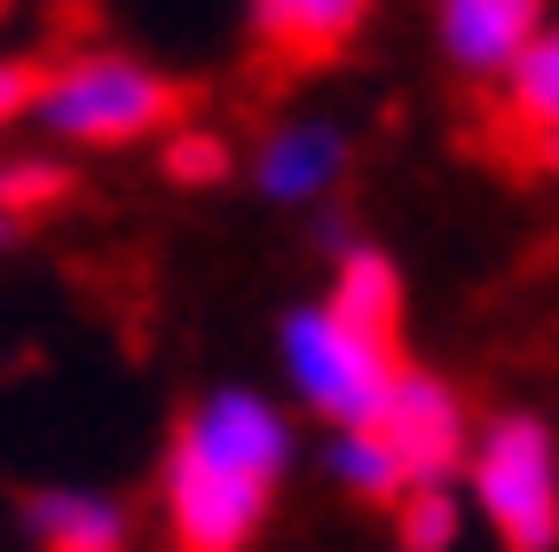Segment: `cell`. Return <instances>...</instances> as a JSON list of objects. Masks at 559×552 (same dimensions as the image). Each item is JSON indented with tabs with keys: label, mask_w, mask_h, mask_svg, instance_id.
Returning a JSON list of instances; mask_svg holds the SVG:
<instances>
[{
	"label": "cell",
	"mask_w": 559,
	"mask_h": 552,
	"mask_svg": "<svg viewBox=\"0 0 559 552\" xmlns=\"http://www.w3.org/2000/svg\"><path fill=\"white\" fill-rule=\"evenodd\" d=\"M457 537V505L441 482H409L402 490V552H450Z\"/></svg>",
	"instance_id": "4fadbf2b"
},
{
	"label": "cell",
	"mask_w": 559,
	"mask_h": 552,
	"mask_svg": "<svg viewBox=\"0 0 559 552\" xmlns=\"http://www.w3.org/2000/svg\"><path fill=\"white\" fill-rule=\"evenodd\" d=\"M71 190V174L56 158H9L0 166V213H48Z\"/></svg>",
	"instance_id": "5bb4252c"
},
{
	"label": "cell",
	"mask_w": 559,
	"mask_h": 552,
	"mask_svg": "<svg viewBox=\"0 0 559 552\" xmlns=\"http://www.w3.org/2000/svg\"><path fill=\"white\" fill-rule=\"evenodd\" d=\"M504 110L528 142L559 134V32H536V40L504 63Z\"/></svg>",
	"instance_id": "9c48e42d"
},
{
	"label": "cell",
	"mask_w": 559,
	"mask_h": 552,
	"mask_svg": "<svg viewBox=\"0 0 559 552\" xmlns=\"http://www.w3.org/2000/svg\"><path fill=\"white\" fill-rule=\"evenodd\" d=\"M409 466V482H441L457 458H465V411H457V395L441 387L433 372H409L402 363V379L386 395V411L370 419Z\"/></svg>",
	"instance_id": "8992f818"
},
{
	"label": "cell",
	"mask_w": 559,
	"mask_h": 552,
	"mask_svg": "<svg viewBox=\"0 0 559 552\" xmlns=\"http://www.w3.org/2000/svg\"><path fill=\"white\" fill-rule=\"evenodd\" d=\"M181 95L166 71L134 63V56H110V48H87V56H63L48 63L40 80V119L56 142H87V151H119V142H142V134H166L181 119Z\"/></svg>",
	"instance_id": "6da1fadb"
},
{
	"label": "cell",
	"mask_w": 559,
	"mask_h": 552,
	"mask_svg": "<svg viewBox=\"0 0 559 552\" xmlns=\"http://www.w3.org/2000/svg\"><path fill=\"white\" fill-rule=\"evenodd\" d=\"M340 482L362 490V497H394L402 505L409 466H402V450H394L379 426H340Z\"/></svg>",
	"instance_id": "7c38bea8"
},
{
	"label": "cell",
	"mask_w": 559,
	"mask_h": 552,
	"mask_svg": "<svg viewBox=\"0 0 559 552\" xmlns=\"http://www.w3.org/2000/svg\"><path fill=\"white\" fill-rule=\"evenodd\" d=\"M536 158H544V166L559 174V134H551V142H536Z\"/></svg>",
	"instance_id": "e0dca14e"
},
{
	"label": "cell",
	"mask_w": 559,
	"mask_h": 552,
	"mask_svg": "<svg viewBox=\"0 0 559 552\" xmlns=\"http://www.w3.org/2000/svg\"><path fill=\"white\" fill-rule=\"evenodd\" d=\"M276 473H260L181 419L174 450H166V521H174V552H245L260 513H269Z\"/></svg>",
	"instance_id": "7a4b0ae2"
},
{
	"label": "cell",
	"mask_w": 559,
	"mask_h": 552,
	"mask_svg": "<svg viewBox=\"0 0 559 552\" xmlns=\"http://www.w3.org/2000/svg\"><path fill=\"white\" fill-rule=\"evenodd\" d=\"M473 490H480V513L497 521L504 552H551L559 544V458H551L544 419L504 411L480 434Z\"/></svg>",
	"instance_id": "277c9868"
},
{
	"label": "cell",
	"mask_w": 559,
	"mask_h": 552,
	"mask_svg": "<svg viewBox=\"0 0 559 552\" xmlns=\"http://www.w3.org/2000/svg\"><path fill=\"white\" fill-rule=\"evenodd\" d=\"M331 308L347 324H362V331H379V340H402V277H394V261L386 252H347Z\"/></svg>",
	"instance_id": "8fae6325"
},
{
	"label": "cell",
	"mask_w": 559,
	"mask_h": 552,
	"mask_svg": "<svg viewBox=\"0 0 559 552\" xmlns=\"http://www.w3.org/2000/svg\"><path fill=\"white\" fill-rule=\"evenodd\" d=\"M24 521L40 552H127V505L95 490H40Z\"/></svg>",
	"instance_id": "ba28073f"
},
{
	"label": "cell",
	"mask_w": 559,
	"mask_h": 552,
	"mask_svg": "<svg viewBox=\"0 0 559 552\" xmlns=\"http://www.w3.org/2000/svg\"><path fill=\"white\" fill-rule=\"evenodd\" d=\"M544 0H441V48L465 71H504L536 40Z\"/></svg>",
	"instance_id": "52a82bcc"
},
{
	"label": "cell",
	"mask_w": 559,
	"mask_h": 552,
	"mask_svg": "<svg viewBox=\"0 0 559 552\" xmlns=\"http://www.w3.org/2000/svg\"><path fill=\"white\" fill-rule=\"evenodd\" d=\"M9 221H16V213H0V245H9Z\"/></svg>",
	"instance_id": "ac0fdd59"
},
{
	"label": "cell",
	"mask_w": 559,
	"mask_h": 552,
	"mask_svg": "<svg viewBox=\"0 0 559 552\" xmlns=\"http://www.w3.org/2000/svg\"><path fill=\"white\" fill-rule=\"evenodd\" d=\"M370 0H252V56L269 80H300L355 48Z\"/></svg>",
	"instance_id": "5b68a950"
},
{
	"label": "cell",
	"mask_w": 559,
	"mask_h": 552,
	"mask_svg": "<svg viewBox=\"0 0 559 552\" xmlns=\"http://www.w3.org/2000/svg\"><path fill=\"white\" fill-rule=\"evenodd\" d=\"M331 174H340V134L331 127H284L260 151V190L269 198H316Z\"/></svg>",
	"instance_id": "30bf717a"
},
{
	"label": "cell",
	"mask_w": 559,
	"mask_h": 552,
	"mask_svg": "<svg viewBox=\"0 0 559 552\" xmlns=\"http://www.w3.org/2000/svg\"><path fill=\"white\" fill-rule=\"evenodd\" d=\"M40 80H48V63H24V56H0V134H9L32 103H40Z\"/></svg>",
	"instance_id": "2e32d148"
},
{
	"label": "cell",
	"mask_w": 559,
	"mask_h": 552,
	"mask_svg": "<svg viewBox=\"0 0 559 552\" xmlns=\"http://www.w3.org/2000/svg\"><path fill=\"white\" fill-rule=\"evenodd\" d=\"M166 174L190 181V190H205V181L229 174V142H213V134H174V142H166Z\"/></svg>",
	"instance_id": "9a60e30c"
},
{
	"label": "cell",
	"mask_w": 559,
	"mask_h": 552,
	"mask_svg": "<svg viewBox=\"0 0 559 552\" xmlns=\"http://www.w3.org/2000/svg\"><path fill=\"white\" fill-rule=\"evenodd\" d=\"M284 363H292V379H300V395L340 426H370L386 411L394 379H402L394 340L347 324L340 308H300L284 324Z\"/></svg>",
	"instance_id": "3957f363"
}]
</instances>
